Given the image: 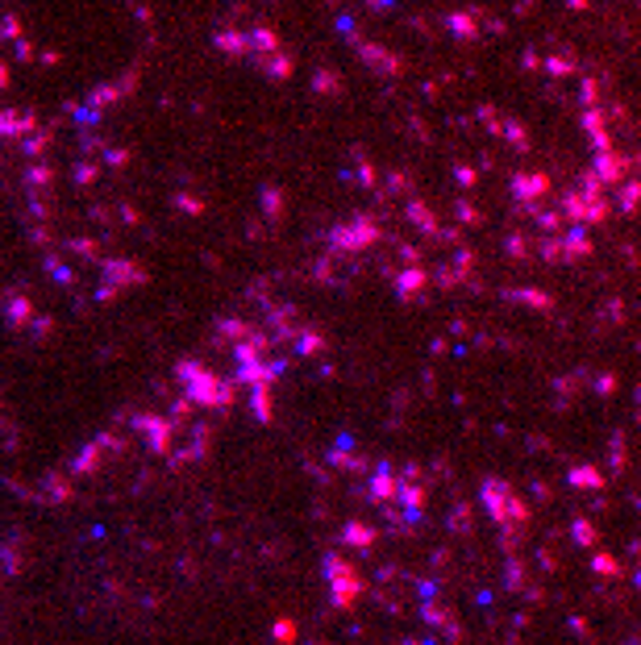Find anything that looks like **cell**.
Listing matches in <instances>:
<instances>
[{
  "instance_id": "52a82bcc",
  "label": "cell",
  "mask_w": 641,
  "mask_h": 645,
  "mask_svg": "<svg viewBox=\"0 0 641 645\" xmlns=\"http://www.w3.org/2000/svg\"><path fill=\"white\" fill-rule=\"evenodd\" d=\"M4 84H8V67L0 63V88H4Z\"/></svg>"
},
{
  "instance_id": "277c9868",
  "label": "cell",
  "mask_w": 641,
  "mask_h": 645,
  "mask_svg": "<svg viewBox=\"0 0 641 645\" xmlns=\"http://www.w3.org/2000/svg\"><path fill=\"white\" fill-rule=\"evenodd\" d=\"M450 30H454V34H462V38H471V34H475V25H471V17H450Z\"/></svg>"
},
{
  "instance_id": "5b68a950",
  "label": "cell",
  "mask_w": 641,
  "mask_h": 645,
  "mask_svg": "<svg viewBox=\"0 0 641 645\" xmlns=\"http://www.w3.org/2000/svg\"><path fill=\"white\" fill-rule=\"evenodd\" d=\"M0 38H21V21L17 17H4L0 21Z\"/></svg>"
},
{
  "instance_id": "6da1fadb",
  "label": "cell",
  "mask_w": 641,
  "mask_h": 645,
  "mask_svg": "<svg viewBox=\"0 0 641 645\" xmlns=\"http://www.w3.org/2000/svg\"><path fill=\"white\" fill-rule=\"evenodd\" d=\"M217 46L229 50V54H242V50H246V38H242V34H217Z\"/></svg>"
},
{
  "instance_id": "8992f818",
  "label": "cell",
  "mask_w": 641,
  "mask_h": 645,
  "mask_svg": "<svg viewBox=\"0 0 641 645\" xmlns=\"http://www.w3.org/2000/svg\"><path fill=\"white\" fill-rule=\"evenodd\" d=\"M546 67H549V71H554V75H562V71H571L575 63H571V58H549Z\"/></svg>"
},
{
  "instance_id": "3957f363",
  "label": "cell",
  "mask_w": 641,
  "mask_h": 645,
  "mask_svg": "<svg viewBox=\"0 0 641 645\" xmlns=\"http://www.w3.org/2000/svg\"><path fill=\"white\" fill-rule=\"evenodd\" d=\"M263 67H267V71H271V80H283V75H287V71H292V58H287V54H283V58H267V63H263Z\"/></svg>"
},
{
  "instance_id": "ba28073f",
  "label": "cell",
  "mask_w": 641,
  "mask_h": 645,
  "mask_svg": "<svg viewBox=\"0 0 641 645\" xmlns=\"http://www.w3.org/2000/svg\"><path fill=\"white\" fill-rule=\"evenodd\" d=\"M387 4H396V0H371V8H387Z\"/></svg>"
},
{
  "instance_id": "7a4b0ae2",
  "label": "cell",
  "mask_w": 641,
  "mask_h": 645,
  "mask_svg": "<svg viewBox=\"0 0 641 645\" xmlns=\"http://www.w3.org/2000/svg\"><path fill=\"white\" fill-rule=\"evenodd\" d=\"M250 46H259V50H275V46H279V38H275L271 30H254V34H250Z\"/></svg>"
}]
</instances>
